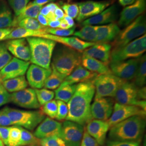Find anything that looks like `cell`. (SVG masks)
Wrapping results in <instances>:
<instances>
[{
    "mask_svg": "<svg viewBox=\"0 0 146 146\" xmlns=\"http://www.w3.org/2000/svg\"><path fill=\"white\" fill-rule=\"evenodd\" d=\"M95 93L92 80L77 84L74 94L67 103L68 114L66 120L84 126L93 120L91 106Z\"/></svg>",
    "mask_w": 146,
    "mask_h": 146,
    "instance_id": "obj_1",
    "label": "cell"
},
{
    "mask_svg": "<svg viewBox=\"0 0 146 146\" xmlns=\"http://www.w3.org/2000/svg\"><path fill=\"white\" fill-rule=\"evenodd\" d=\"M145 117L134 116L110 128L109 140L140 142L146 128Z\"/></svg>",
    "mask_w": 146,
    "mask_h": 146,
    "instance_id": "obj_2",
    "label": "cell"
},
{
    "mask_svg": "<svg viewBox=\"0 0 146 146\" xmlns=\"http://www.w3.org/2000/svg\"><path fill=\"white\" fill-rule=\"evenodd\" d=\"M29 44L31 58V62L43 68L49 69L52 58V54L56 42L44 38L29 37L26 38Z\"/></svg>",
    "mask_w": 146,
    "mask_h": 146,
    "instance_id": "obj_3",
    "label": "cell"
},
{
    "mask_svg": "<svg viewBox=\"0 0 146 146\" xmlns=\"http://www.w3.org/2000/svg\"><path fill=\"white\" fill-rule=\"evenodd\" d=\"M81 57L80 52L62 44L55 49L52 66L59 73L67 76L81 64Z\"/></svg>",
    "mask_w": 146,
    "mask_h": 146,
    "instance_id": "obj_4",
    "label": "cell"
},
{
    "mask_svg": "<svg viewBox=\"0 0 146 146\" xmlns=\"http://www.w3.org/2000/svg\"><path fill=\"white\" fill-rule=\"evenodd\" d=\"M146 87L139 88L133 82L125 81L117 89L116 102L122 104L136 106L146 110Z\"/></svg>",
    "mask_w": 146,
    "mask_h": 146,
    "instance_id": "obj_5",
    "label": "cell"
},
{
    "mask_svg": "<svg viewBox=\"0 0 146 146\" xmlns=\"http://www.w3.org/2000/svg\"><path fill=\"white\" fill-rule=\"evenodd\" d=\"M3 110L13 125L21 127L27 130H33L45 118L41 111H27L9 107H5Z\"/></svg>",
    "mask_w": 146,
    "mask_h": 146,
    "instance_id": "obj_6",
    "label": "cell"
},
{
    "mask_svg": "<svg viewBox=\"0 0 146 146\" xmlns=\"http://www.w3.org/2000/svg\"><path fill=\"white\" fill-rule=\"evenodd\" d=\"M146 50V35L144 34L124 46L113 48L111 51L110 62L140 58Z\"/></svg>",
    "mask_w": 146,
    "mask_h": 146,
    "instance_id": "obj_7",
    "label": "cell"
},
{
    "mask_svg": "<svg viewBox=\"0 0 146 146\" xmlns=\"http://www.w3.org/2000/svg\"><path fill=\"white\" fill-rule=\"evenodd\" d=\"M146 20L143 14L139 16L121 31L117 36L112 41L111 46L117 48L125 46L136 38L145 34Z\"/></svg>",
    "mask_w": 146,
    "mask_h": 146,
    "instance_id": "obj_8",
    "label": "cell"
},
{
    "mask_svg": "<svg viewBox=\"0 0 146 146\" xmlns=\"http://www.w3.org/2000/svg\"><path fill=\"white\" fill-rule=\"evenodd\" d=\"M95 89V98H115L120 86L125 80L116 76L111 72L98 75L92 80Z\"/></svg>",
    "mask_w": 146,
    "mask_h": 146,
    "instance_id": "obj_9",
    "label": "cell"
},
{
    "mask_svg": "<svg viewBox=\"0 0 146 146\" xmlns=\"http://www.w3.org/2000/svg\"><path fill=\"white\" fill-rule=\"evenodd\" d=\"M134 116L145 117L146 110L136 106L120 104L116 102L114 105L111 115L107 121L110 128L113 125Z\"/></svg>",
    "mask_w": 146,
    "mask_h": 146,
    "instance_id": "obj_10",
    "label": "cell"
},
{
    "mask_svg": "<svg viewBox=\"0 0 146 146\" xmlns=\"http://www.w3.org/2000/svg\"><path fill=\"white\" fill-rule=\"evenodd\" d=\"M114 2L113 0H106L101 1H87L78 3L79 13L76 21L78 22L89 19L101 13Z\"/></svg>",
    "mask_w": 146,
    "mask_h": 146,
    "instance_id": "obj_11",
    "label": "cell"
},
{
    "mask_svg": "<svg viewBox=\"0 0 146 146\" xmlns=\"http://www.w3.org/2000/svg\"><path fill=\"white\" fill-rule=\"evenodd\" d=\"M139 62V58L110 62V70L116 76L129 81L135 76Z\"/></svg>",
    "mask_w": 146,
    "mask_h": 146,
    "instance_id": "obj_12",
    "label": "cell"
},
{
    "mask_svg": "<svg viewBox=\"0 0 146 146\" xmlns=\"http://www.w3.org/2000/svg\"><path fill=\"white\" fill-rule=\"evenodd\" d=\"M84 133L82 125L67 120L62 124L60 137L64 142L65 146H80Z\"/></svg>",
    "mask_w": 146,
    "mask_h": 146,
    "instance_id": "obj_13",
    "label": "cell"
},
{
    "mask_svg": "<svg viewBox=\"0 0 146 146\" xmlns=\"http://www.w3.org/2000/svg\"><path fill=\"white\" fill-rule=\"evenodd\" d=\"M114 101L111 98H95L91 106L93 119L107 121L111 116Z\"/></svg>",
    "mask_w": 146,
    "mask_h": 146,
    "instance_id": "obj_14",
    "label": "cell"
},
{
    "mask_svg": "<svg viewBox=\"0 0 146 146\" xmlns=\"http://www.w3.org/2000/svg\"><path fill=\"white\" fill-rule=\"evenodd\" d=\"M11 102L17 106L27 109H38L41 107L34 89L31 88L11 93Z\"/></svg>",
    "mask_w": 146,
    "mask_h": 146,
    "instance_id": "obj_15",
    "label": "cell"
},
{
    "mask_svg": "<svg viewBox=\"0 0 146 146\" xmlns=\"http://www.w3.org/2000/svg\"><path fill=\"white\" fill-rule=\"evenodd\" d=\"M29 65V61L12 58L11 61L0 70L1 82L8 79L25 75Z\"/></svg>",
    "mask_w": 146,
    "mask_h": 146,
    "instance_id": "obj_16",
    "label": "cell"
},
{
    "mask_svg": "<svg viewBox=\"0 0 146 146\" xmlns=\"http://www.w3.org/2000/svg\"><path fill=\"white\" fill-rule=\"evenodd\" d=\"M146 0H135L130 5L125 7L121 12L117 25L125 27L145 11Z\"/></svg>",
    "mask_w": 146,
    "mask_h": 146,
    "instance_id": "obj_17",
    "label": "cell"
},
{
    "mask_svg": "<svg viewBox=\"0 0 146 146\" xmlns=\"http://www.w3.org/2000/svg\"><path fill=\"white\" fill-rule=\"evenodd\" d=\"M52 71V68L47 69L31 64L26 72L27 82L33 89L42 88Z\"/></svg>",
    "mask_w": 146,
    "mask_h": 146,
    "instance_id": "obj_18",
    "label": "cell"
},
{
    "mask_svg": "<svg viewBox=\"0 0 146 146\" xmlns=\"http://www.w3.org/2000/svg\"><path fill=\"white\" fill-rule=\"evenodd\" d=\"M61 129V123L47 117L37 125L34 135L40 140L52 136L60 137Z\"/></svg>",
    "mask_w": 146,
    "mask_h": 146,
    "instance_id": "obj_19",
    "label": "cell"
},
{
    "mask_svg": "<svg viewBox=\"0 0 146 146\" xmlns=\"http://www.w3.org/2000/svg\"><path fill=\"white\" fill-rule=\"evenodd\" d=\"M119 8L116 5H112L99 14L88 19L82 22V25L98 26L114 23L118 18Z\"/></svg>",
    "mask_w": 146,
    "mask_h": 146,
    "instance_id": "obj_20",
    "label": "cell"
},
{
    "mask_svg": "<svg viewBox=\"0 0 146 146\" xmlns=\"http://www.w3.org/2000/svg\"><path fill=\"white\" fill-rule=\"evenodd\" d=\"M5 45L14 58L25 61L31 60V50L26 38L9 40L5 43Z\"/></svg>",
    "mask_w": 146,
    "mask_h": 146,
    "instance_id": "obj_21",
    "label": "cell"
},
{
    "mask_svg": "<svg viewBox=\"0 0 146 146\" xmlns=\"http://www.w3.org/2000/svg\"><path fill=\"white\" fill-rule=\"evenodd\" d=\"M86 131L100 146H104L106 135L110 128L107 121L93 119L86 125Z\"/></svg>",
    "mask_w": 146,
    "mask_h": 146,
    "instance_id": "obj_22",
    "label": "cell"
},
{
    "mask_svg": "<svg viewBox=\"0 0 146 146\" xmlns=\"http://www.w3.org/2000/svg\"><path fill=\"white\" fill-rule=\"evenodd\" d=\"M111 47L109 43H95L93 46L85 49L82 55L94 58L109 65Z\"/></svg>",
    "mask_w": 146,
    "mask_h": 146,
    "instance_id": "obj_23",
    "label": "cell"
},
{
    "mask_svg": "<svg viewBox=\"0 0 146 146\" xmlns=\"http://www.w3.org/2000/svg\"><path fill=\"white\" fill-rule=\"evenodd\" d=\"M97 75L98 74L89 71L80 64L70 75L66 77L60 86L75 84L93 80Z\"/></svg>",
    "mask_w": 146,
    "mask_h": 146,
    "instance_id": "obj_24",
    "label": "cell"
},
{
    "mask_svg": "<svg viewBox=\"0 0 146 146\" xmlns=\"http://www.w3.org/2000/svg\"><path fill=\"white\" fill-rule=\"evenodd\" d=\"M121 30L116 23H111L99 26L97 28V36L95 43H108L112 42Z\"/></svg>",
    "mask_w": 146,
    "mask_h": 146,
    "instance_id": "obj_25",
    "label": "cell"
},
{
    "mask_svg": "<svg viewBox=\"0 0 146 146\" xmlns=\"http://www.w3.org/2000/svg\"><path fill=\"white\" fill-rule=\"evenodd\" d=\"M52 40L80 52H83L85 49L93 46L95 43L84 41L75 36L60 37L54 35Z\"/></svg>",
    "mask_w": 146,
    "mask_h": 146,
    "instance_id": "obj_26",
    "label": "cell"
},
{
    "mask_svg": "<svg viewBox=\"0 0 146 146\" xmlns=\"http://www.w3.org/2000/svg\"><path fill=\"white\" fill-rule=\"evenodd\" d=\"M81 66L88 70L98 75L110 73L108 65L94 58L82 55Z\"/></svg>",
    "mask_w": 146,
    "mask_h": 146,
    "instance_id": "obj_27",
    "label": "cell"
},
{
    "mask_svg": "<svg viewBox=\"0 0 146 146\" xmlns=\"http://www.w3.org/2000/svg\"><path fill=\"white\" fill-rule=\"evenodd\" d=\"M43 7V5H37L31 2H29L26 8L22 11L21 13L17 16L14 17L11 27H17L18 23L21 20L26 18L37 19L38 15Z\"/></svg>",
    "mask_w": 146,
    "mask_h": 146,
    "instance_id": "obj_28",
    "label": "cell"
},
{
    "mask_svg": "<svg viewBox=\"0 0 146 146\" xmlns=\"http://www.w3.org/2000/svg\"><path fill=\"white\" fill-rule=\"evenodd\" d=\"M1 84L7 91L11 93L26 88L28 85L25 75L3 81Z\"/></svg>",
    "mask_w": 146,
    "mask_h": 146,
    "instance_id": "obj_29",
    "label": "cell"
},
{
    "mask_svg": "<svg viewBox=\"0 0 146 146\" xmlns=\"http://www.w3.org/2000/svg\"><path fill=\"white\" fill-rule=\"evenodd\" d=\"M14 17L5 0H0V28L11 27Z\"/></svg>",
    "mask_w": 146,
    "mask_h": 146,
    "instance_id": "obj_30",
    "label": "cell"
},
{
    "mask_svg": "<svg viewBox=\"0 0 146 146\" xmlns=\"http://www.w3.org/2000/svg\"><path fill=\"white\" fill-rule=\"evenodd\" d=\"M98 26L85 25L80 31L74 32V35L86 42L95 43Z\"/></svg>",
    "mask_w": 146,
    "mask_h": 146,
    "instance_id": "obj_31",
    "label": "cell"
},
{
    "mask_svg": "<svg viewBox=\"0 0 146 146\" xmlns=\"http://www.w3.org/2000/svg\"><path fill=\"white\" fill-rule=\"evenodd\" d=\"M133 82L139 88L145 87L146 81V55L139 58L138 67Z\"/></svg>",
    "mask_w": 146,
    "mask_h": 146,
    "instance_id": "obj_32",
    "label": "cell"
},
{
    "mask_svg": "<svg viewBox=\"0 0 146 146\" xmlns=\"http://www.w3.org/2000/svg\"><path fill=\"white\" fill-rule=\"evenodd\" d=\"M77 84L60 86L55 91V99L68 103L75 93Z\"/></svg>",
    "mask_w": 146,
    "mask_h": 146,
    "instance_id": "obj_33",
    "label": "cell"
},
{
    "mask_svg": "<svg viewBox=\"0 0 146 146\" xmlns=\"http://www.w3.org/2000/svg\"><path fill=\"white\" fill-rule=\"evenodd\" d=\"M52 73L47 78L44 87L46 89L49 90L56 89L62 83L66 76L58 72L52 66Z\"/></svg>",
    "mask_w": 146,
    "mask_h": 146,
    "instance_id": "obj_34",
    "label": "cell"
},
{
    "mask_svg": "<svg viewBox=\"0 0 146 146\" xmlns=\"http://www.w3.org/2000/svg\"><path fill=\"white\" fill-rule=\"evenodd\" d=\"M21 139L20 146H27L31 145H40V140L36 137L31 132L20 127Z\"/></svg>",
    "mask_w": 146,
    "mask_h": 146,
    "instance_id": "obj_35",
    "label": "cell"
},
{
    "mask_svg": "<svg viewBox=\"0 0 146 146\" xmlns=\"http://www.w3.org/2000/svg\"><path fill=\"white\" fill-rule=\"evenodd\" d=\"M37 99L41 106L52 101L55 97V93L52 90L46 88L34 89Z\"/></svg>",
    "mask_w": 146,
    "mask_h": 146,
    "instance_id": "obj_36",
    "label": "cell"
},
{
    "mask_svg": "<svg viewBox=\"0 0 146 146\" xmlns=\"http://www.w3.org/2000/svg\"><path fill=\"white\" fill-rule=\"evenodd\" d=\"M17 26L23 29L33 31H43L46 27L43 26L36 19L26 18L20 21Z\"/></svg>",
    "mask_w": 146,
    "mask_h": 146,
    "instance_id": "obj_37",
    "label": "cell"
},
{
    "mask_svg": "<svg viewBox=\"0 0 146 146\" xmlns=\"http://www.w3.org/2000/svg\"><path fill=\"white\" fill-rule=\"evenodd\" d=\"M21 139L20 127H11L8 141L7 146H20V142Z\"/></svg>",
    "mask_w": 146,
    "mask_h": 146,
    "instance_id": "obj_38",
    "label": "cell"
},
{
    "mask_svg": "<svg viewBox=\"0 0 146 146\" xmlns=\"http://www.w3.org/2000/svg\"><path fill=\"white\" fill-rule=\"evenodd\" d=\"M42 113L47 115L51 119H56L58 113V104L56 100H52V101L47 102V104L42 106Z\"/></svg>",
    "mask_w": 146,
    "mask_h": 146,
    "instance_id": "obj_39",
    "label": "cell"
},
{
    "mask_svg": "<svg viewBox=\"0 0 146 146\" xmlns=\"http://www.w3.org/2000/svg\"><path fill=\"white\" fill-rule=\"evenodd\" d=\"M60 3L66 15L72 19H76L79 13V8L77 3H68L61 2Z\"/></svg>",
    "mask_w": 146,
    "mask_h": 146,
    "instance_id": "obj_40",
    "label": "cell"
},
{
    "mask_svg": "<svg viewBox=\"0 0 146 146\" xmlns=\"http://www.w3.org/2000/svg\"><path fill=\"white\" fill-rule=\"evenodd\" d=\"M12 58L5 43L0 42V70L11 61Z\"/></svg>",
    "mask_w": 146,
    "mask_h": 146,
    "instance_id": "obj_41",
    "label": "cell"
},
{
    "mask_svg": "<svg viewBox=\"0 0 146 146\" xmlns=\"http://www.w3.org/2000/svg\"><path fill=\"white\" fill-rule=\"evenodd\" d=\"M75 27L69 29H63L61 28H47L46 27L44 29V31L48 34L53 35L55 36L60 37H68L73 35L75 32Z\"/></svg>",
    "mask_w": 146,
    "mask_h": 146,
    "instance_id": "obj_42",
    "label": "cell"
},
{
    "mask_svg": "<svg viewBox=\"0 0 146 146\" xmlns=\"http://www.w3.org/2000/svg\"><path fill=\"white\" fill-rule=\"evenodd\" d=\"M30 0H8V3L14 11L15 16L19 15L29 2Z\"/></svg>",
    "mask_w": 146,
    "mask_h": 146,
    "instance_id": "obj_43",
    "label": "cell"
},
{
    "mask_svg": "<svg viewBox=\"0 0 146 146\" xmlns=\"http://www.w3.org/2000/svg\"><path fill=\"white\" fill-rule=\"evenodd\" d=\"M41 146H65V143L58 136H52L40 139Z\"/></svg>",
    "mask_w": 146,
    "mask_h": 146,
    "instance_id": "obj_44",
    "label": "cell"
},
{
    "mask_svg": "<svg viewBox=\"0 0 146 146\" xmlns=\"http://www.w3.org/2000/svg\"><path fill=\"white\" fill-rule=\"evenodd\" d=\"M56 101L58 104V113L56 119L58 121L64 120L68 116V105L62 101L56 100Z\"/></svg>",
    "mask_w": 146,
    "mask_h": 146,
    "instance_id": "obj_45",
    "label": "cell"
},
{
    "mask_svg": "<svg viewBox=\"0 0 146 146\" xmlns=\"http://www.w3.org/2000/svg\"><path fill=\"white\" fill-rule=\"evenodd\" d=\"M80 146H100L98 142L92 137L85 129Z\"/></svg>",
    "mask_w": 146,
    "mask_h": 146,
    "instance_id": "obj_46",
    "label": "cell"
},
{
    "mask_svg": "<svg viewBox=\"0 0 146 146\" xmlns=\"http://www.w3.org/2000/svg\"><path fill=\"white\" fill-rule=\"evenodd\" d=\"M107 146H140V142L108 140Z\"/></svg>",
    "mask_w": 146,
    "mask_h": 146,
    "instance_id": "obj_47",
    "label": "cell"
},
{
    "mask_svg": "<svg viewBox=\"0 0 146 146\" xmlns=\"http://www.w3.org/2000/svg\"><path fill=\"white\" fill-rule=\"evenodd\" d=\"M11 102V94L2 86L0 87V107Z\"/></svg>",
    "mask_w": 146,
    "mask_h": 146,
    "instance_id": "obj_48",
    "label": "cell"
},
{
    "mask_svg": "<svg viewBox=\"0 0 146 146\" xmlns=\"http://www.w3.org/2000/svg\"><path fill=\"white\" fill-rule=\"evenodd\" d=\"M11 127H0V139L7 146L8 141Z\"/></svg>",
    "mask_w": 146,
    "mask_h": 146,
    "instance_id": "obj_49",
    "label": "cell"
},
{
    "mask_svg": "<svg viewBox=\"0 0 146 146\" xmlns=\"http://www.w3.org/2000/svg\"><path fill=\"white\" fill-rule=\"evenodd\" d=\"M13 125L8 115L3 110H0V127H9Z\"/></svg>",
    "mask_w": 146,
    "mask_h": 146,
    "instance_id": "obj_50",
    "label": "cell"
},
{
    "mask_svg": "<svg viewBox=\"0 0 146 146\" xmlns=\"http://www.w3.org/2000/svg\"><path fill=\"white\" fill-rule=\"evenodd\" d=\"M14 29L13 27L0 28V42L5 40L6 37L9 35Z\"/></svg>",
    "mask_w": 146,
    "mask_h": 146,
    "instance_id": "obj_51",
    "label": "cell"
},
{
    "mask_svg": "<svg viewBox=\"0 0 146 146\" xmlns=\"http://www.w3.org/2000/svg\"><path fill=\"white\" fill-rule=\"evenodd\" d=\"M37 20L38 21V22L43 26H48L49 20L46 16L43 15L40 13L37 17Z\"/></svg>",
    "mask_w": 146,
    "mask_h": 146,
    "instance_id": "obj_52",
    "label": "cell"
},
{
    "mask_svg": "<svg viewBox=\"0 0 146 146\" xmlns=\"http://www.w3.org/2000/svg\"><path fill=\"white\" fill-rule=\"evenodd\" d=\"M54 14H55V15L56 16V17L58 19V20H60V21L63 19L64 16L65 15L64 11L60 7H58L56 9V10L55 11Z\"/></svg>",
    "mask_w": 146,
    "mask_h": 146,
    "instance_id": "obj_53",
    "label": "cell"
},
{
    "mask_svg": "<svg viewBox=\"0 0 146 146\" xmlns=\"http://www.w3.org/2000/svg\"><path fill=\"white\" fill-rule=\"evenodd\" d=\"M60 20H50L48 21V26L52 28H58L60 25Z\"/></svg>",
    "mask_w": 146,
    "mask_h": 146,
    "instance_id": "obj_54",
    "label": "cell"
},
{
    "mask_svg": "<svg viewBox=\"0 0 146 146\" xmlns=\"http://www.w3.org/2000/svg\"><path fill=\"white\" fill-rule=\"evenodd\" d=\"M63 19L66 21V22L67 23V24H68V26H69L70 28H73L74 27H75L74 21L73 19H72V17L65 15L64 16Z\"/></svg>",
    "mask_w": 146,
    "mask_h": 146,
    "instance_id": "obj_55",
    "label": "cell"
},
{
    "mask_svg": "<svg viewBox=\"0 0 146 146\" xmlns=\"http://www.w3.org/2000/svg\"><path fill=\"white\" fill-rule=\"evenodd\" d=\"M54 1L55 0H34L31 2L37 5H43L46 3H50Z\"/></svg>",
    "mask_w": 146,
    "mask_h": 146,
    "instance_id": "obj_56",
    "label": "cell"
},
{
    "mask_svg": "<svg viewBox=\"0 0 146 146\" xmlns=\"http://www.w3.org/2000/svg\"><path fill=\"white\" fill-rule=\"evenodd\" d=\"M50 9L49 8V7H48V5H46L44 7H42L41 10L40 11V14H42L43 16L47 17L48 15L50 13Z\"/></svg>",
    "mask_w": 146,
    "mask_h": 146,
    "instance_id": "obj_57",
    "label": "cell"
},
{
    "mask_svg": "<svg viewBox=\"0 0 146 146\" xmlns=\"http://www.w3.org/2000/svg\"><path fill=\"white\" fill-rule=\"evenodd\" d=\"M118 1L120 5L123 7H126L127 5H130L135 1V0H118Z\"/></svg>",
    "mask_w": 146,
    "mask_h": 146,
    "instance_id": "obj_58",
    "label": "cell"
},
{
    "mask_svg": "<svg viewBox=\"0 0 146 146\" xmlns=\"http://www.w3.org/2000/svg\"><path fill=\"white\" fill-rule=\"evenodd\" d=\"M48 7H49V8L50 9V11L51 13H54L55 11L56 10V9L58 8V6L56 3H53V2H50L49 3V4L47 5Z\"/></svg>",
    "mask_w": 146,
    "mask_h": 146,
    "instance_id": "obj_59",
    "label": "cell"
},
{
    "mask_svg": "<svg viewBox=\"0 0 146 146\" xmlns=\"http://www.w3.org/2000/svg\"><path fill=\"white\" fill-rule=\"evenodd\" d=\"M59 28L63 29H70L69 28V27L68 26L67 23L66 22V21H65L64 19L61 20L60 21V25Z\"/></svg>",
    "mask_w": 146,
    "mask_h": 146,
    "instance_id": "obj_60",
    "label": "cell"
},
{
    "mask_svg": "<svg viewBox=\"0 0 146 146\" xmlns=\"http://www.w3.org/2000/svg\"><path fill=\"white\" fill-rule=\"evenodd\" d=\"M0 146H5V145L3 144V143L2 142V141H1V139H0Z\"/></svg>",
    "mask_w": 146,
    "mask_h": 146,
    "instance_id": "obj_61",
    "label": "cell"
},
{
    "mask_svg": "<svg viewBox=\"0 0 146 146\" xmlns=\"http://www.w3.org/2000/svg\"><path fill=\"white\" fill-rule=\"evenodd\" d=\"M41 146L39 145H29V146Z\"/></svg>",
    "mask_w": 146,
    "mask_h": 146,
    "instance_id": "obj_62",
    "label": "cell"
},
{
    "mask_svg": "<svg viewBox=\"0 0 146 146\" xmlns=\"http://www.w3.org/2000/svg\"><path fill=\"white\" fill-rule=\"evenodd\" d=\"M1 86V81H0V87Z\"/></svg>",
    "mask_w": 146,
    "mask_h": 146,
    "instance_id": "obj_63",
    "label": "cell"
}]
</instances>
